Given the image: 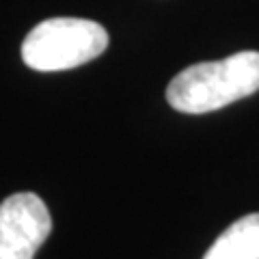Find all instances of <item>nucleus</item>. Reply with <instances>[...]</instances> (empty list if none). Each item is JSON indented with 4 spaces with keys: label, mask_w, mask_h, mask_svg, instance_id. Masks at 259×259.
Segmentation results:
<instances>
[{
    "label": "nucleus",
    "mask_w": 259,
    "mask_h": 259,
    "mask_svg": "<svg viewBox=\"0 0 259 259\" xmlns=\"http://www.w3.org/2000/svg\"><path fill=\"white\" fill-rule=\"evenodd\" d=\"M203 259H259V214L242 216L227 227Z\"/></svg>",
    "instance_id": "20e7f679"
},
{
    "label": "nucleus",
    "mask_w": 259,
    "mask_h": 259,
    "mask_svg": "<svg viewBox=\"0 0 259 259\" xmlns=\"http://www.w3.org/2000/svg\"><path fill=\"white\" fill-rule=\"evenodd\" d=\"M52 231V216L35 192H15L0 203V259H32Z\"/></svg>",
    "instance_id": "7ed1b4c3"
},
{
    "label": "nucleus",
    "mask_w": 259,
    "mask_h": 259,
    "mask_svg": "<svg viewBox=\"0 0 259 259\" xmlns=\"http://www.w3.org/2000/svg\"><path fill=\"white\" fill-rule=\"evenodd\" d=\"M259 91V52L244 50L223 61L182 69L166 87V102L177 112L203 115Z\"/></svg>",
    "instance_id": "f257e3e1"
},
{
    "label": "nucleus",
    "mask_w": 259,
    "mask_h": 259,
    "mask_svg": "<svg viewBox=\"0 0 259 259\" xmlns=\"http://www.w3.org/2000/svg\"><path fill=\"white\" fill-rule=\"evenodd\" d=\"M108 48L102 24L82 18L39 22L22 44V59L35 71H65L97 59Z\"/></svg>",
    "instance_id": "f03ea898"
}]
</instances>
